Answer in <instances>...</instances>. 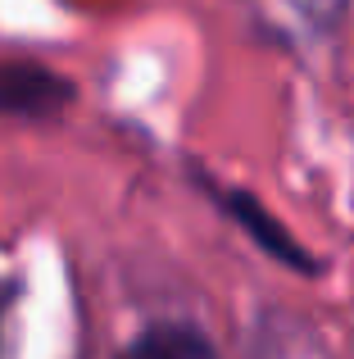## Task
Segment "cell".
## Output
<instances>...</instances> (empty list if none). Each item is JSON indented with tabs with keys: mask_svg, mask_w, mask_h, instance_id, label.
<instances>
[{
	"mask_svg": "<svg viewBox=\"0 0 354 359\" xmlns=\"http://www.w3.org/2000/svg\"><path fill=\"white\" fill-rule=\"evenodd\" d=\"M277 23H295V27H309V32H323V27L337 23L341 5L346 0H259Z\"/></svg>",
	"mask_w": 354,
	"mask_h": 359,
	"instance_id": "cell-1",
	"label": "cell"
}]
</instances>
